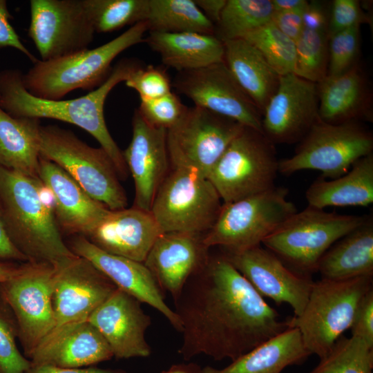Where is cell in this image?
Wrapping results in <instances>:
<instances>
[{
	"label": "cell",
	"mask_w": 373,
	"mask_h": 373,
	"mask_svg": "<svg viewBox=\"0 0 373 373\" xmlns=\"http://www.w3.org/2000/svg\"><path fill=\"white\" fill-rule=\"evenodd\" d=\"M39 179L52 196L54 214L59 229L68 234L88 237L111 211L92 198L59 166L42 157Z\"/></svg>",
	"instance_id": "23"
},
{
	"label": "cell",
	"mask_w": 373,
	"mask_h": 373,
	"mask_svg": "<svg viewBox=\"0 0 373 373\" xmlns=\"http://www.w3.org/2000/svg\"><path fill=\"white\" fill-rule=\"evenodd\" d=\"M139 94L140 100L156 99L171 92L172 83L164 70L141 66L124 82Z\"/></svg>",
	"instance_id": "42"
},
{
	"label": "cell",
	"mask_w": 373,
	"mask_h": 373,
	"mask_svg": "<svg viewBox=\"0 0 373 373\" xmlns=\"http://www.w3.org/2000/svg\"><path fill=\"white\" fill-rule=\"evenodd\" d=\"M147 31L146 21H140L97 48L55 59H39L23 74V84L32 95L53 100L61 99L76 89L92 91L108 78L115 58L143 42Z\"/></svg>",
	"instance_id": "4"
},
{
	"label": "cell",
	"mask_w": 373,
	"mask_h": 373,
	"mask_svg": "<svg viewBox=\"0 0 373 373\" xmlns=\"http://www.w3.org/2000/svg\"><path fill=\"white\" fill-rule=\"evenodd\" d=\"M245 126L193 106L167 130L166 144L172 168L189 169L208 177L233 140Z\"/></svg>",
	"instance_id": "12"
},
{
	"label": "cell",
	"mask_w": 373,
	"mask_h": 373,
	"mask_svg": "<svg viewBox=\"0 0 373 373\" xmlns=\"http://www.w3.org/2000/svg\"><path fill=\"white\" fill-rule=\"evenodd\" d=\"M21 264L14 261H0V283L9 280L19 273Z\"/></svg>",
	"instance_id": "52"
},
{
	"label": "cell",
	"mask_w": 373,
	"mask_h": 373,
	"mask_svg": "<svg viewBox=\"0 0 373 373\" xmlns=\"http://www.w3.org/2000/svg\"><path fill=\"white\" fill-rule=\"evenodd\" d=\"M48 192L39 178L0 166V213L10 241L28 262L56 267L77 256L64 242Z\"/></svg>",
	"instance_id": "3"
},
{
	"label": "cell",
	"mask_w": 373,
	"mask_h": 373,
	"mask_svg": "<svg viewBox=\"0 0 373 373\" xmlns=\"http://www.w3.org/2000/svg\"><path fill=\"white\" fill-rule=\"evenodd\" d=\"M172 169L155 194L151 213L162 233L205 234L221 211L219 194L201 173Z\"/></svg>",
	"instance_id": "10"
},
{
	"label": "cell",
	"mask_w": 373,
	"mask_h": 373,
	"mask_svg": "<svg viewBox=\"0 0 373 373\" xmlns=\"http://www.w3.org/2000/svg\"><path fill=\"white\" fill-rule=\"evenodd\" d=\"M132 138L123 157L135 184L134 205L151 211L155 194L168 174L167 130L150 125L135 109Z\"/></svg>",
	"instance_id": "20"
},
{
	"label": "cell",
	"mask_w": 373,
	"mask_h": 373,
	"mask_svg": "<svg viewBox=\"0 0 373 373\" xmlns=\"http://www.w3.org/2000/svg\"><path fill=\"white\" fill-rule=\"evenodd\" d=\"M373 346L351 336L339 337L309 373H372Z\"/></svg>",
	"instance_id": "35"
},
{
	"label": "cell",
	"mask_w": 373,
	"mask_h": 373,
	"mask_svg": "<svg viewBox=\"0 0 373 373\" xmlns=\"http://www.w3.org/2000/svg\"><path fill=\"white\" fill-rule=\"evenodd\" d=\"M360 26L338 32L329 37L328 76H336L359 63Z\"/></svg>",
	"instance_id": "40"
},
{
	"label": "cell",
	"mask_w": 373,
	"mask_h": 373,
	"mask_svg": "<svg viewBox=\"0 0 373 373\" xmlns=\"http://www.w3.org/2000/svg\"><path fill=\"white\" fill-rule=\"evenodd\" d=\"M317 84L319 118L329 124L373 121L370 81L360 63Z\"/></svg>",
	"instance_id": "26"
},
{
	"label": "cell",
	"mask_w": 373,
	"mask_h": 373,
	"mask_svg": "<svg viewBox=\"0 0 373 373\" xmlns=\"http://www.w3.org/2000/svg\"><path fill=\"white\" fill-rule=\"evenodd\" d=\"M350 329L352 336L373 346V288L361 298Z\"/></svg>",
	"instance_id": "44"
},
{
	"label": "cell",
	"mask_w": 373,
	"mask_h": 373,
	"mask_svg": "<svg viewBox=\"0 0 373 373\" xmlns=\"http://www.w3.org/2000/svg\"><path fill=\"white\" fill-rule=\"evenodd\" d=\"M371 20L359 1L334 0L330 3L328 37L362 23H370Z\"/></svg>",
	"instance_id": "43"
},
{
	"label": "cell",
	"mask_w": 373,
	"mask_h": 373,
	"mask_svg": "<svg viewBox=\"0 0 373 373\" xmlns=\"http://www.w3.org/2000/svg\"><path fill=\"white\" fill-rule=\"evenodd\" d=\"M201 367L196 363L174 364L161 373H200Z\"/></svg>",
	"instance_id": "53"
},
{
	"label": "cell",
	"mask_w": 373,
	"mask_h": 373,
	"mask_svg": "<svg viewBox=\"0 0 373 373\" xmlns=\"http://www.w3.org/2000/svg\"><path fill=\"white\" fill-rule=\"evenodd\" d=\"M144 41L159 54L163 64L178 72L224 61V44L215 35L149 32Z\"/></svg>",
	"instance_id": "27"
},
{
	"label": "cell",
	"mask_w": 373,
	"mask_h": 373,
	"mask_svg": "<svg viewBox=\"0 0 373 373\" xmlns=\"http://www.w3.org/2000/svg\"><path fill=\"white\" fill-rule=\"evenodd\" d=\"M202 236L180 232L162 233L143 262L162 291L169 293L173 301L189 278L209 258V248L204 245Z\"/></svg>",
	"instance_id": "22"
},
{
	"label": "cell",
	"mask_w": 373,
	"mask_h": 373,
	"mask_svg": "<svg viewBox=\"0 0 373 373\" xmlns=\"http://www.w3.org/2000/svg\"><path fill=\"white\" fill-rule=\"evenodd\" d=\"M187 108L171 91L156 99L140 100L137 109L150 125L168 130L179 122Z\"/></svg>",
	"instance_id": "41"
},
{
	"label": "cell",
	"mask_w": 373,
	"mask_h": 373,
	"mask_svg": "<svg viewBox=\"0 0 373 373\" xmlns=\"http://www.w3.org/2000/svg\"><path fill=\"white\" fill-rule=\"evenodd\" d=\"M26 373H128L123 370L98 367L61 368L51 365H30Z\"/></svg>",
	"instance_id": "49"
},
{
	"label": "cell",
	"mask_w": 373,
	"mask_h": 373,
	"mask_svg": "<svg viewBox=\"0 0 373 373\" xmlns=\"http://www.w3.org/2000/svg\"><path fill=\"white\" fill-rule=\"evenodd\" d=\"M372 151L373 134L361 122L329 124L318 118L298 143L294 155L279 160L278 173L289 175L316 170L323 178L336 179Z\"/></svg>",
	"instance_id": "9"
},
{
	"label": "cell",
	"mask_w": 373,
	"mask_h": 373,
	"mask_svg": "<svg viewBox=\"0 0 373 373\" xmlns=\"http://www.w3.org/2000/svg\"><path fill=\"white\" fill-rule=\"evenodd\" d=\"M322 278L347 280L373 276V216L336 242L321 258Z\"/></svg>",
	"instance_id": "30"
},
{
	"label": "cell",
	"mask_w": 373,
	"mask_h": 373,
	"mask_svg": "<svg viewBox=\"0 0 373 373\" xmlns=\"http://www.w3.org/2000/svg\"><path fill=\"white\" fill-rule=\"evenodd\" d=\"M205 17L216 26L220 20L227 0H193Z\"/></svg>",
	"instance_id": "50"
},
{
	"label": "cell",
	"mask_w": 373,
	"mask_h": 373,
	"mask_svg": "<svg viewBox=\"0 0 373 373\" xmlns=\"http://www.w3.org/2000/svg\"><path fill=\"white\" fill-rule=\"evenodd\" d=\"M262 297L278 304H289L300 316L314 281L289 269L278 256L260 246L237 252H222Z\"/></svg>",
	"instance_id": "18"
},
{
	"label": "cell",
	"mask_w": 373,
	"mask_h": 373,
	"mask_svg": "<svg viewBox=\"0 0 373 373\" xmlns=\"http://www.w3.org/2000/svg\"><path fill=\"white\" fill-rule=\"evenodd\" d=\"M318 118L317 84L294 73L280 75L262 114L263 134L274 144L298 143Z\"/></svg>",
	"instance_id": "17"
},
{
	"label": "cell",
	"mask_w": 373,
	"mask_h": 373,
	"mask_svg": "<svg viewBox=\"0 0 373 373\" xmlns=\"http://www.w3.org/2000/svg\"><path fill=\"white\" fill-rule=\"evenodd\" d=\"M162 233L151 211L133 207L111 211L88 239L106 253L144 262Z\"/></svg>",
	"instance_id": "25"
},
{
	"label": "cell",
	"mask_w": 373,
	"mask_h": 373,
	"mask_svg": "<svg viewBox=\"0 0 373 373\" xmlns=\"http://www.w3.org/2000/svg\"><path fill=\"white\" fill-rule=\"evenodd\" d=\"M95 32L106 33L145 21L149 0H84Z\"/></svg>",
	"instance_id": "36"
},
{
	"label": "cell",
	"mask_w": 373,
	"mask_h": 373,
	"mask_svg": "<svg viewBox=\"0 0 373 373\" xmlns=\"http://www.w3.org/2000/svg\"><path fill=\"white\" fill-rule=\"evenodd\" d=\"M242 39L256 47L280 76L294 73L296 44L272 23L247 33Z\"/></svg>",
	"instance_id": "37"
},
{
	"label": "cell",
	"mask_w": 373,
	"mask_h": 373,
	"mask_svg": "<svg viewBox=\"0 0 373 373\" xmlns=\"http://www.w3.org/2000/svg\"><path fill=\"white\" fill-rule=\"evenodd\" d=\"M144 21L149 32L215 33V26L193 0H149Z\"/></svg>",
	"instance_id": "33"
},
{
	"label": "cell",
	"mask_w": 373,
	"mask_h": 373,
	"mask_svg": "<svg viewBox=\"0 0 373 373\" xmlns=\"http://www.w3.org/2000/svg\"><path fill=\"white\" fill-rule=\"evenodd\" d=\"M141 303L117 288L88 318L104 336L117 359L145 358L151 354L145 338L151 319L142 309Z\"/></svg>",
	"instance_id": "19"
},
{
	"label": "cell",
	"mask_w": 373,
	"mask_h": 373,
	"mask_svg": "<svg viewBox=\"0 0 373 373\" xmlns=\"http://www.w3.org/2000/svg\"><path fill=\"white\" fill-rule=\"evenodd\" d=\"M329 37L327 33L304 29L296 41L294 74L318 84L327 75Z\"/></svg>",
	"instance_id": "38"
},
{
	"label": "cell",
	"mask_w": 373,
	"mask_h": 373,
	"mask_svg": "<svg viewBox=\"0 0 373 373\" xmlns=\"http://www.w3.org/2000/svg\"><path fill=\"white\" fill-rule=\"evenodd\" d=\"M185 361L236 360L289 327L222 253L209 256L174 300Z\"/></svg>",
	"instance_id": "1"
},
{
	"label": "cell",
	"mask_w": 373,
	"mask_h": 373,
	"mask_svg": "<svg viewBox=\"0 0 373 373\" xmlns=\"http://www.w3.org/2000/svg\"><path fill=\"white\" fill-rule=\"evenodd\" d=\"M274 12L304 10L308 3L306 0H271Z\"/></svg>",
	"instance_id": "51"
},
{
	"label": "cell",
	"mask_w": 373,
	"mask_h": 373,
	"mask_svg": "<svg viewBox=\"0 0 373 373\" xmlns=\"http://www.w3.org/2000/svg\"><path fill=\"white\" fill-rule=\"evenodd\" d=\"M289 191L275 186L262 193L223 203L212 227L202 236L207 248L237 252L260 246L284 222L297 212L287 199Z\"/></svg>",
	"instance_id": "8"
},
{
	"label": "cell",
	"mask_w": 373,
	"mask_h": 373,
	"mask_svg": "<svg viewBox=\"0 0 373 373\" xmlns=\"http://www.w3.org/2000/svg\"><path fill=\"white\" fill-rule=\"evenodd\" d=\"M303 10L274 11L271 23L296 43L304 30L303 21Z\"/></svg>",
	"instance_id": "47"
},
{
	"label": "cell",
	"mask_w": 373,
	"mask_h": 373,
	"mask_svg": "<svg viewBox=\"0 0 373 373\" xmlns=\"http://www.w3.org/2000/svg\"><path fill=\"white\" fill-rule=\"evenodd\" d=\"M172 83L176 92L194 106L230 118L263 133L262 115L223 62L178 72Z\"/></svg>",
	"instance_id": "15"
},
{
	"label": "cell",
	"mask_w": 373,
	"mask_h": 373,
	"mask_svg": "<svg viewBox=\"0 0 373 373\" xmlns=\"http://www.w3.org/2000/svg\"><path fill=\"white\" fill-rule=\"evenodd\" d=\"M54 274L51 264L26 262L18 274L0 283V292L16 318L18 339L28 359L55 327Z\"/></svg>",
	"instance_id": "13"
},
{
	"label": "cell",
	"mask_w": 373,
	"mask_h": 373,
	"mask_svg": "<svg viewBox=\"0 0 373 373\" xmlns=\"http://www.w3.org/2000/svg\"><path fill=\"white\" fill-rule=\"evenodd\" d=\"M330 3L312 0L308 1L303 12L304 29L328 35Z\"/></svg>",
	"instance_id": "46"
},
{
	"label": "cell",
	"mask_w": 373,
	"mask_h": 373,
	"mask_svg": "<svg viewBox=\"0 0 373 373\" xmlns=\"http://www.w3.org/2000/svg\"><path fill=\"white\" fill-rule=\"evenodd\" d=\"M17 338L16 318L0 292V373H26L31 365L18 350Z\"/></svg>",
	"instance_id": "39"
},
{
	"label": "cell",
	"mask_w": 373,
	"mask_h": 373,
	"mask_svg": "<svg viewBox=\"0 0 373 373\" xmlns=\"http://www.w3.org/2000/svg\"><path fill=\"white\" fill-rule=\"evenodd\" d=\"M0 261L28 262L12 243L7 232L0 213Z\"/></svg>",
	"instance_id": "48"
},
{
	"label": "cell",
	"mask_w": 373,
	"mask_h": 373,
	"mask_svg": "<svg viewBox=\"0 0 373 373\" xmlns=\"http://www.w3.org/2000/svg\"><path fill=\"white\" fill-rule=\"evenodd\" d=\"M113 357L108 343L88 321L54 329L32 352L31 365L82 368Z\"/></svg>",
	"instance_id": "24"
},
{
	"label": "cell",
	"mask_w": 373,
	"mask_h": 373,
	"mask_svg": "<svg viewBox=\"0 0 373 373\" xmlns=\"http://www.w3.org/2000/svg\"><path fill=\"white\" fill-rule=\"evenodd\" d=\"M367 215H341L307 206L296 212L262 245L294 271L309 276L316 271L325 253L361 224Z\"/></svg>",
	"instance_id": "7"
},
{
	"label": "cell",
	"mask_w": 373,
	"mask_h": 373,
	"mask_svg": "<svg viewBox=\"0 0 373 373\" xmlns=\"http://www.w3.org/2000/svg\"><path fill=\"white\" fill-rule=\"evenodd\" d=\"M141 66L135 59H121L101 86L86 95L67 100L34 96L24 87L20 70H3L0 72V106L13 117L53 119L82 128L99 143L113 162L119 179L125 180L128 170L122 151L106 126L104 106L112 89Z\"/></svg>",
	"instance_id": "2"
},
{
	"label": "cell",
	"mask_w": 373,
	"mask_h": 373,
	"mask_svg": "<svg viewBox=\"0 0 373 373\" xmlns=\"http://www.w3.org/2000/svg\"><path fill=\"white\" fill-rule=\"evenodd\" d=\"M311 354L296 327H288L276 336L243 354L227 366L201 367L200 373H281L303 362Z\"/></svg>",
	"instance_id": "29"
},
{
	"label": "cell",
	"mask_w": 373,
	"mask_h": 373,
	"mask_svg": "<svg viewBox=\"0 0 373 373\" xmlns=\"http://www.w3.org/2000/svg\"><path fill=\"white\" fill-rule=\"evenodd\" d=\"M12 19L5 0H0V48H14L25 55L32 64L39 59L36 58L22 44L19 36L10 23Z\"/></svg>",
	"instance_id": "45"
},
{
	"label": "cell",
	"mask_w": 373,
	"mask_h": 373,
	"mask_svg": "<svg viewBox=\"0 0 373 373\" xmlns=\"http://www.w3.org/2000/svg\"><path fill=\"white\" fill-rule=\"evenodd\" d=\"M40 156L63 169L94 200L111 211L126 208L127 197L106 152L55 125L41 126Z\"/></svg>",
	"instance_id": "6"
},
{
	"label": "cell",
	"mask_w": 373,
	"mask_h": 373,
	"mask_svg": "<svg viewBox=\"0 0 373 373\" xmlns=\"http://www.w3.org/2000/svg\"><path fill=\"white\" fill-rule=\"evenodd\" d=\"M273 13L271 0H227L214 35L222 42L242 38L271 22Z\"/></svg>",
	"instance_id": "34"
},
{
	"label": "cell",
	"mask_w": 373,
	"mask_h": 373,
	"mask_svg": "<svg viewBox=\"0 0 373 373\" xmlns=\"http://www.w3.org/2000/svg\"><path fill=\"white\" fill-rule=\"evenodd\" d=\"M117 288L84 258L77 256L55 267L52 296L54 329L88 321Z\"/></svg>",
	"instance_id": "16"
},
{
	"label": "cell",
	"mask_w": 373,
	"mask_h": 373,
	"mask_svg": "<svg viewBox=\"0 0 373 373\" xmlns=\"http://www.w3.org/2000/svg\"><path fill=\"white\" fill-rule=\"evenodd\" d=\"M372 277L314 281L302 314L287 321L299 330L311 354L323 358L350 328L361 298L372 288Z\"/></svg>",
	"instance_id": "5"
},
{
	"label": "cell",
	"mask_w": 373,
	"mask_h": 373,
	"mask_svg": "<svg viewBox=\"0 0 373 373\" xmlns=\"http://www.w3.org/2000/svg\"><path fill=\"white\" fill-rule=\"evenodd\" d=\"M278 162L275 144L262 133L245 126L207 178L222 203H230L274 187Z\"/></svg>",
	"instance_id": "11"
},
{
	"label": "cell",
	"mask_w": 373,
	"mask_h": 373,
	"mask_svg": "<svg viewBox=\"0 0 373 373\" xmlns=\"http://www.w3.org/2000/svg\"><path fill=\"white\" fill-rule=\"evenodd\" d=\"M28 36L41 61L88 49L95 29L84 0H31Z\"/></svg>",
	"instance_id": "14"
},
{
	"label": "cell",
	"mask_w": 373,
	"mask_h": 373,
	"mask_svg": "<svg viewBox=\"0 0 373 373\" xmlns=\"http://www.w3.org/2000/svg\"><path fill=\"white\" fill-rule=\"evenodd\" d=\"M307 206L367 207L373 202V153L358 160L344 175L332 180L318 177L305 192Z\"/></svg>",
	"instance_id": "31"
},
{
	"label": "cell",
	"mask_w": 373,
	"mask_h": 373,
	"mask_svg": "<svg viewBox=\"0 0 373 373\" xmlns=\"http://www.w3.org/2000/svg\"><path fill=\"white\" fill-rule=\"evenodd\" d=\"M40 121L16 117L0 106V166L39 178Z\"/></svg>",
	"instance_id": "32"
},
{
	"label": "cell",
	"mask_w": 373,
	"mask_h": 373,
	"mask_svg": "<svg viewBox=\"0 0 373 373\" xmlns=\"http://www.w3.org/2000/svg\"><path fill=\"white\" fill-rule=\"evenodd\" d=\"M68 247L76 256L89 260L117 288L160 312L181 332L178 315L166 303L164 292L143 262L106 253L83 236L74 238Z\"/></svg>",
	"instance_id": "21"
},
{
	"label": "cell",
	"mask_w": 373,
	"mask_h": 373,
	"mask_svg": "<svg viewBox=\"0 0 373 373\" xmlns=\"http://www.w3.org/2000/svg\"><path fill=\"white\" fill-rule=\"evenodd\" d=\"M223 44L224 63L262 115L277 90L280 75L246 39H235Z\"/></svg>",
	"instance_id": "28"
}]
</instances>
